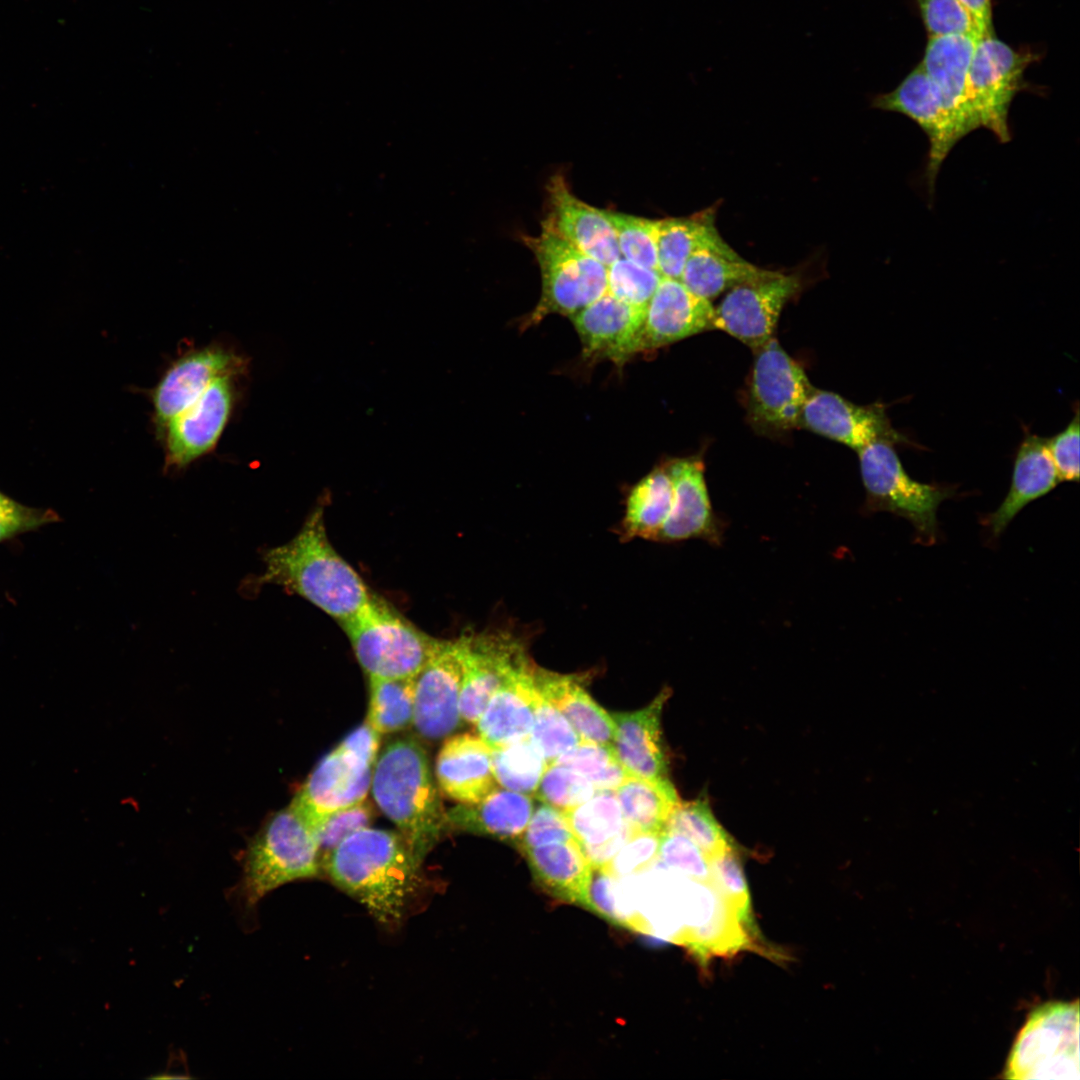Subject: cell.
<instances>
[{"label": "cell", "mask_w": 1080, "mask_h": 1080, "mask_svg": "<svg viewBox=\"0 0 1080 1080\" xmlns=\"http://www.w3.org/2000/svg\"><path fill=\"white\" fill-rule=\"evenodd\" d=\"M263 562L264 571L252 585L281 586L339 624L355 615L372 597L362 577L330 542L322 505L310 513L295 537L267 550Z\"/></svg>", "instance_id": "1"}, {"label": "cell", "mask_w": 1080, "mask_h": 1080, "mask_svg": "<svg viewBox=\"0 0 1080 1080\" xmlns=\"http://www.w3.org/2000/svg\"><path fill=\"white\" fill-rule=\"evenodd\" d=\"M420 865L400 833L366 827L342 841L321 867L374 919L393 927L416 889Z\"/></svg>", "instance_id": "2"}, {"label": "cell", "mask_w": 1080, "mask_h": 1080, "mask_svg": "<svg viewBox=\"0 0 1080 1080\" xmlns=\"http://www.w3.org/2000/svg\"><path fill=\"white\" fill-rule=\"evenodd\" d=\"M370 790L379 809L422 863L449 830L447 811L422 745L412 737L390 742L376 759Z\"/></svg>", "instance_id": "3"}, {"label": "cell", "mask_w": 1080, "mask_h": 1080, "mask_svg": "<svg viewBox=\"0 0 1080 1080\" xmlns=\"http://www.w3.org/2000/svg\"><path fill=\"white\" fill-rule=\"evenodd\" d=\"M314 827L290 803L268 816L241 855V876L232 897L246 913L276 888L319 876Z\"/></svg>", "instance_id": "4"}, {"label": "cell", "mask_w": 1080, "mask_h": 1080, "mask_svg": "<svg viewBox=\"0 0 1080 1080\" xmlns=\"http://www.w3.org/2000/svg\"><path fill=\"white\" fill-rule=\"evenodd\" d=\"M340 625L369 677L413 678L441 642L373 595Z\"/></svg>", "instance_id": "5"}, {"label": "cell", "mask_w": 1080, "mask_h": 1080, "mask_svg": "<svg viewBox=\"0 0 1080 1080\" xmlns=\"http://www.w3.org/2000/svg\"><path fill=\"white\" fill-rule=\"evenodd\" d=\"M896 443L874 440L856 450L865 488L864 513L890 512L908 520L918 541L931 545L937 539V510L952 489L912 479L894 449Z\"/></svg>", "instance_id": "6"}, {"label": "cell", "mask_w": 1080, "mask_h": 1080, "mask_svg": "<svg viewBox=\"0 0 1080 1080\" xmlns=\"http://www.w3.org/2000/svg\"><path fill=\"white\" fill-rule=\"evenodd\" d=\"M1079 1003L1048 1002L1035 1008L1008 1056V1079H1079Z\"/></svg>", "instance_id": "7"}, {"label": "cell", "mask_w": 1080, "mask_h": 1080, "mask_svg": "<svg viewBox=\"0 0 1080 1080\" xmlns=\"http://www.w3.org/2000/svg\"><path fill=\"white\" fill-rule=\"evenodd\" d=\"M541 272L540 299L529 317L536 323L548 314L570 318L607 292V267L581 252L542 224L537 236H523Z\"/></svg>", "instance_id": "8"}, {"label": "cell", "mask_w": 1080, "mask_h": 1080, "mask_svg": "<svg viewBox=\"0 0 1080 1080\" xmlns=\"http://www.w3.org/2000/svg\"><path fill=\"white\" fill-rule=\"evenodd\" d=\"M1037 55L1015 49L994 33L976 40L969 68V95L978 128L991 131L1001 143L1011 140L1009 109L1024 87V72Z\"/></svg>", "instance_id": "9"}, {"label": "cell", "mask_w": 1080, "mask_h": 1080, "mask_svg": "<svg viewBox=\"0 0 1080 1080\" xmlns=\"http://www.w3.org/2000/svg\"><path fill=\"white\" fill-rule=\"evenodd\" d=\"M755 354L747 406L752 426L766 434L799 428L803 406L815 387L775 337Z\"/></svg>", "instance_id": "10"}, {"label": "cell", "mask_w": 1080, "mask_h": 1080, "mask_svg": "<svg viewBox=\"0 0 1080 1080\" xmlns=\"http://www.w3.org/2000/svg\"><path fill=\"white\" fill-rule=\"evenodd\" d=\"M464 650V635L441 640L437 650L413 678L412 725L422 738H447L462 722L459 703Z\"/></svg>", "instance_id": "11"}, {"label": "cell", "mask_w": 1080, "mask_h": 1080, "mask_svg": "<svg viewBox=\"0 0 1080 1080\" xmlns=\"http://www.w3.org/2000/svg\"><path fill=\"white\" fill-rule=\"evenodd\" d=\"M799 289L800 279L783 273L736 286L714 308L713 329L730 334L756 351L773 337L783 307Z\"/></svg>", "instance_id": "12"}, {"label": "cell", "mask_w": 1080, "mask_h": 1080, "mask_svg": "<svg viewBox=\"0 0 1080 1080\" xmlns=\"http://www.w3.org/2000/svg\"><path fill=\"white\" fill-rule=\"evenodd\" d=\"M232 376L216 379L185 410L172 418L165 432V466L182 469L211 452L219 441L233 410Z\"/></svg>", "instance_id": "13"}, {"label": "cell", "mask_w": 1080, "mask_h": 1080, "mask_svg": "<svg viewBox=\"0 0 1080 1080\" xmlns=\"http://www.w3.org/2000/svg\"><path fill=\"white\" fill-rule=\"evenodd\" d=\"M460 691L462 721L475 724L511 670L527 655L519 638L507 632L464 634Z\"/></svg>", "instance_id": "14"}, {"label": "cell", "mask_w": 1080, "mask_h": 1080, "mask_svg": "<svg viewBox=\"0 0 1080 1080\" xmlns=\"http://www.w3.org/2000/svg\"><path fill=\"white\" fill-rule=\"evenodd\" d=\"M371 779L372 765L337 746L313 769L291 804L315 829L330 814L364 801Z\"/></svg>", "instance_id": "15"}, {"label": "cell", "mask_w": 1080, "mask_h": 1080, "mask_svg": "<svg viewBox=\"0 0 1080 1080\" xmlns=\"http://www.w3.org/2000/svg\"><path fill=\"white\" fill-rule=\"evenodd\" d=\"M871 106L903 114L924 131L929 140L925 176L932 193L940 167L958 140L951 120L921 63L892 91L874 96Z\"/></svg>", "instance_id": "16"}, {"label": "cell", "mask_w": 1080, "mask_h": 1080, "mask_svg": "<svg viewBox=\"0 0 1080 1080\" xmlns=\"http://www.w3.org/2000/svg\"><path fill=\"white\" fill-rule=\"evenodd\" d=\"M246 369V361L222 347L211 346L189 352L163 374L152 393L154 419L160 431L176 415L190 406L216 379L235 377Z\"/></svg>", "instance_id": "17"}, {"label": "cell", "mask_w": 1080, "mask_h": 1080, "mask_svg": "<svg viewBox=\"0 0 1080 1080\" xmlns=\"http://www.w3.org/2000/svg\"><path fill=\"white\" fill-rule=\"evenodd\" d=\"M799 427L849 446L855 451L878 440L906 442L893 429L881 404L856 405L842 396L814 388L806 400Z\"/></svg>", "instance_id": "18"}, {"label": "cell", "mask_w": 1080, "mask_h": 1080, "mask_svg": "<svg viewBox=\"0 0 1080 1080\" xmlns=\"http://www.w3.org/2000/svg\"><path fill=\"white\" fill-rule=\"evenodd\" d=\"M975 34L928 37L920 62L953 125L957 140L978 129L969 95Z\"/></svg>", "instance_id": "19"}, {"label": "cell", "mask_w": 1080, "mask_h": 1080, "mask_svg": "<svg viewBox=\"0 0 1080 1080\" xmlns=\"http://www.w3.org/2000/svg\"><path fill=\"white\" fill-rule=\"evenodd\" d=\"M546 192L543 225L606 267L621 257L615 231L605 210L576 197L560 173L550 177Z\"/></svg>", "instance_id": "20"}, {"label": "cell", "mask_w": 1080, "mask_h": 1080, "mask_svg": "<svg viewBox=\"0 0 1080 1080\" xmlns=\"http://www.w3.org/2000/svg\"><path fill=\"white\" fill-rule=\"evenodd\" d=\"M666 467L673 485V503L655 541L702 539L719 545L724 524L712 508L702 459L695 456L679 458L667 463Z\"/></svg>", "instance_id": "21"}, {"label": "cell", "mask_w": 1080, "mask_h": 1080, "mask_svg": "<svg viewBox=\"0 0 1080 1080\" xmlns=\"http://www.w3.org/2000/svg\"><path fill=\"white\" fill-rule=\"evenodd\" d=\"M645 310L631 306L608 291L571 317L587 357L623 363L640 352Z\"/></svg>", "instance_id": "22"}, {"label": "cell", "mask_w": 1080, "mask_h": 1080, "mask_svg": "<svg viewBox=\"0 0 1080 1080\" xmlns=\"http://www.w3.org/2000/svg\"><path fill=\"white\" fill-rule=\"evenodd\" d=\"M710 300L690 292L679 279L662 277L644 315L640 351L713 329Z\"/></svg>", "instance_id": "23"}, {"label": "cell", "mask_w": 1080, "mask_h": 1080, "mask_svg": "<svg viewBox=\"0 0 1080 1080\" xmlns=\"http://www.w3.org/2000/svg\"><path fill=\"white\" fill-rule=\"evenodd\" d=\"M535 666L525 655L511 670L475 723L478 736L491 749L530 737L536 690Z\"/></svg>", "instance_id": "24"}, {"label": "cell", "mask_w": 1080, "mask_h": 1080, "mask_svg": "<svg viewBox=\"0 0 1080 1080\" xmlns=\"http://www.w3.org/2000/svg\"><path fill=\"white\" fill-rule=\"evenodd\" d=\"M670 695L664 689L646 707L611 714L614 723V752L629 775L667 780V761L661 739L660 719L665 701Z\"/></svg>", "instance_id": "25"}, {"label": "cell", "mask_w": 1080, "mask_h": 1080, "mask_svg": "<svg viewBox=\"0 0 1080 1080\" xmlns=\"http://www.w3.org/2000/svg\"><path fill=\"white\" fill-rule=\"evenodd\" d=\"M435 774L441 791L460 804L478 803L499 787L491 748L470 733L446 738L436 758Z\"/></svg>", "instance_id": "26"}, {"label": "cell", "mask_w": 1080, "mask_h": 1080, "mask_svg": "<svg viewBox=\"0 0 1080 1080\" xmlns=\"http://www.w3.org/2000/svg\"><path fill=\"white\" fill-rule=\"evenodd\" d=\"M1059 482L1047 438L1025 432L1016 454L1010 489L1000 506L985 517V526L997 537L1027 504L1049 493Z\"/></svg>", "instance_id": "27"}, {"label": "cell", "mask_w": 1080, "mask_h": 1080, "mask_svg": "<svg viewBox=\"0 0 1080 1080\" xmlns=\"http://www.w3.org/2000/svg\"><path fill=\"white\" fill-rule=\"evenodd\" d=\"M564 813L592 867H608L632 833L613 790H597L589 800Z\"/></svg>", "instance_id": "28"}, {"label": "cell", "mask_w": 1080, "mask_h": 1080, "mask_svg": "<svg viewBox=\"0 0 1080 1080\" xmlns=\"http://www.w3.org/2000/svg\"><path fill=\"white\" fill-rule=\"evenodd\" d=\"M533 810L531 796L499 786L478 803L448 810V829L518 841Z\"/></svg>", "instance_id": "29"}, {"label": "cell", "mask_w": 1080, "mask_h": 1080, "mask_svg": "<svg viewBox=\"0 0 1080 1080\" xmlns=\"http://www.w3.org/2000/svg\"><path fill=\"white\" fill-rule=\"evenodd\" d=\"M656 249L660 275L679 280L686 261L697 250L738 256L718 232L711 209L688 217L657 220Z\"/></svg>", "instance_id": "30"}, {"label": "cell", "mask_w": 1080, "mask_h": 1080, "mask_svg": "<svg viewBox=\"0 0 1080 1080\" xmlns=\"http://www.w3.org/2000/svg\"><path fill=\"white\" fill-rule=\"evenodd\" d=\"M522 852L536 881L546 891L586 907L592 866L576 839Z\"/></svg>", "instance_id": "31"}, {"label": "cell", "mask_w": 1080, "mask_h": 1080, "mask_svg": "<svg viewBox=\"0 0 1080 1080\" xmlns=\"http://www.w3.org/2000/svg\"><path fill=\"white\" fill-rule=\"evenodd\" d=\"M534 682L538 691L570 722L581 740L613 744L614 723L574 676L558 674L537 666Z\"/></svg>", "instance_id": "32"}, {"label": "cell", "mask_w": 1080, "mask_h": 1080, "mask_svg": "<svg viewBox=\"0 0 1080 1080\" xmlns=\"http://www.w3.org/2000/svg\"><path fill=\"white\" fill-rule=\"evenodd\" d=\"M780 274L760 268L739 255L726 256L700 249L686 261L680 281L696 296L710 300L736 286L769 280Z\"/></svg>", "instance_id": "33"}, {"label": "cell", "mask_w": 1080, "mask_h": 1080, "mask_svg": "<svg viewBox=\"0 0 1080 1080\" xmlns=\"http://www.w3.org/2000/svg\"><path fill=\"white\" fill-rule=\"evenodd\" d=\"M673 503V485L666 464L655 468L630 491L620 536L624 540H655L667 520Z\"/></svg>", "instance_id": "34"}, {"label": "cell", "mask_w": 1080, "mask_h": 1080, "mask_svg": "<svg viewBox=\"0 0 1080 1080\" xmlns=\"http://www.w3.org/2000/svg\"><path fill=\"white\" fill-rule=\"evenodd\" d=\"M626 824L632 832H663L679 803L673 784L629 775L615 790Z\"/></svg>", "instance_id": "35"}, {"label": "cell", "mask_w": 1080, "mask_h": 1080, "mask_svg": "<svg viewBox=\"0 0 1080 1080\" xmlns=\"http://www.w3.org/2000/svg\"><path fill=\"white\" fill-rule=\"evenodd\" d=\"M413 678L369 677L367 722L378 733L398 732L413 724Z\"/></svg>", "instance_id": "36"}, {"label": "cell", "mask_w": 1080, "mask_h": 1080, "mask_svg": "<svg viewBox=\"0 0 1080 1080\" xmlns=\"http://www.w3.org/2000/svg\"><path fill=\"white\" fill-rule=\"evenodd\" d=\"M494 777L502 788L535 795L547 761L530 737L491 749Z\"/></svg>", "instance_id": "37"}, {"label": "cell", "mask_w": 1080, "mask_h": 1080, "mask_svg": "<svg viewBox=\"0 0 1080 1080\" xmlns=\"http://www.w3.org/2000/svg\"><path fill=\"white\" fill-rule=\"evenodd\" d=\"M692 840L710 861L732 846L728 834L716 821L705 799L680 802L671 812L666 828Z\"/></svg>", "instance_id": "38"}, {"label": "cell", "mask_w": 1080, "mask_h": 1080, "mask_svg": "<svg viewBox=\"0 0 1080 1080\" xmlns=\"http://www.w3.org/2000/svg\"><path fill=\"white\" fill-rule=\"evenodd\" d=\"M553 763L581 773L596 790L615 791L629 776L611 745L592 741L581 740Z\"/></svg>", "instance_id": "39"}, {"label": "cell", "mask_w": 1080, "mask_h": 1080, "mask_svg": "<svg viewBox=\"0 0 1080 1080\" xmlns=\"http://www.w3.org/2000/svg\"><path fill=\"white\" fill-rule=\"evenodd\" d=\"M533 710L530 738L548 764L553 763L581 741L566 717L537 688L534 693Z\"/></svg>", "instance_id": "40"}, {"label": "cell", "mask_w": 1080, "mask_h": 1080, "mask_svg": "<svg viewBox=\"0 0 1080 1080\" xmlns=\"http://www.w3.org/2000/svg\"><path fill=\"white\" fill-rule=\"evenodd\" d=\"M605 214L615 231L621 257L657 270V220L609 210H605Z\"/></svg>", "instance_id": "41"}, {"label": "cell", "mask_w": 1080, "mask_h": 1080, "mask_svg": "<svg viewBox=\"0 0 1080 1080\" xmlns=\"http://www.w3.org/2000/svg\"><path fill=\"white\" fill-rule=\"evenodd\" d=\"M597 790L581 773L560 764H548L535 796L562 812L589 800Z\"/></svg>", "instance_id": "42"}, {"label": "cell", "mask_w": 1080, "mask_h": 1080, "mask_svg": "<svg viewBox=\"0 0 1080 1080\" xmlns=\"http://www.w3.org/2000/svg\"><path fill=\"white\" fill-rule=\"evenodd\" d=\"M662 276L623 257L607 267V291L617 299L646 309Z\"/></svg>", "instance_id": "43"}, {"label": "cell", "mask_w": 1080, "mask_h": 1080, "mask_svg": "<svg viewBox=\"0 0 1080 1080\" xmlns=\"http://www.w3.org/2000/svg\"><path fill=\"white\" fill-rule=\"evenodd\" d=\"M710 882L726 898L741 919L753 926L750 894L740 860L733 846L710 861Z\"/></svg>", "instance_id": "44"}, {"label": "cell", "mask_w": 1080, "mask_h": 1080, "mask_svg": "<svg viewBox=\"0 0 1080 1080\" xmlns=\"http://www.w3.org/2000/svg\"><path fill=\"white\" fill-rule=\"evenodd\" d=\"M658 859L691 880L710 882L709 860L692 840L680 832L663 831Z\"/></svg>", "instance_id": "45"}, {"label": "cell", "mask_w": 1080, "mask_h": 1080, "mask_svg": "<svg viewBox=\"0 0 1080 1080\" xmlns=\"http://www.w3.org/2000/svg\"><path fill=\"white\" fill-rule=\"evenodd\" d=\"M373 818V808L365 800L326 817L315 828L321 864L324 858L347 837L369 827Z\"/></svg>", "instance_id": "46"}, {"label": "cell", "mask_w": 1080, "mask_h": 1080, "mask_svg": "<svg viewBox=\"0 0 1080 1080\" xmlns=\"http://www.w3.org/2000/svg\"><path fill=\"white\" fill-rule=\"evenodd\" d=\"M617 892L616 877L605 867H592L586 907L615 924L639 930L637 919Z\"/></svg>", "instance_id": "47"}, {"label": "cell", "mask_w": 1080, "mask_h": 1080, "mask_svg": "<svg viewBox=\"0 0 1080 1080\" xmlns=\"http://www.w3.org/2000/svg\"><path fill=\"white\" fill-rule=\"evenodd\" d=\"M916 3L928 37L979 36L971 15L958 0H916Z\"/></svg>", "instance_id": "48"}, {"label": "cell", "mask_w": 1080, "mask_h": 1080, "mask_svg": "<svg viewBox=\"0 0 1080 1080\" xmlns=\"http://www.w3.org/2000/svg\"><path fill=\"white\" fill-rule=\"evenodd\" d=\"M663 832H632L607 868L612 875L626 876L649 868L659 857Z\"/></svg>", "instance_id": "49"}, {"label": "cell", "mask_w": 1080, "mask_h": 1080, "mask_svg": "<svg viewBox=\"0 0 1080 1080\" xmlns=\"http://www.w3.org/2000/svg\"><path fill=\"white\" fill-rule=\"evenodd\" d=\"M575 839L564 812L542 803L533 810L522 836V850Z\"/></svg>", "instance_id": "50"}, {"label": "cell", "mask_w": 1080, "mask_h": 1080, "mask_svg": "<svg viewBox=\"0 0 1080 1080\" xmlns=\"http://www.w3.org/2000/svg\"><path fill=\"white\" fill-rule=\"evenodd\" d=\"M60 520L52 509L23 505L0 491V544Z\"/></svg>", "instance_id": "51"}, {"label": "cell", "mask_w": 1080, "mask_h": 1080, "mask_svg": "<svg viewBox=\"0 0 1080 1080\" xmlns=\"http://www.w3.org/2000/svg\"><path fill=\"white\" fill-rule=\"evenodd\" d=\"M1047 447L1060 481L1079 480V413L1060 433L1047 438Z\"/></svg>", "instance_id": "52"}, {"label": "cell", "mask_w": 1080, "mask_h": 1080, "mask_svg": "<svg viewBox=\"0 0 1080 1080\" xmlns=\"http://www.w3.org/2000/svg\"><path fill=\"white\" fill-rule=\"evenodd\" d=\"M379 745L380 733L366 721L348 734L338 746L360 760L373 765L377 759Z\"/></svg>", "instance_id": "53"}, {"label": "cell", "mask_w": 1080, "mask_h": 1080, "mask_svg": "<svg viewBox=\"0 0 1080 1080\" xmlns=\"http://www.w3.org/2000/svg\"><path fill=\"white\" fill-rule=\"evenodd\" d=\"M971 15L979 37L994 33L992 0H958Z\"/></svg>", "instance_id": "54"}]
</instances>
